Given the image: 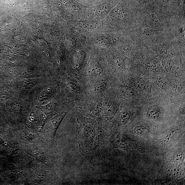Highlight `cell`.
I'll return each instance as SVG.
<instances>
[{"label":"cell","instance_id":"4","mask_svg":"<svg viewBox=\"0 0 185 185\" xmlns=\"http://www.w3.org/2000/svg\"><path fill=\"white\" fill-rule=\"evenodd\" d=\"M152 81L158 87L161 88H165L167 86V80L165 78L160 76H155L152 78Z\"/></svg>","mask_w":185,"mask_h":185},{"label":"cell","instance_id":"9","mask_svg":"<svg viewBox=\"0 0 185 185\" xmlns=\"http://www.w3.org/2000/svg\"><path fill=\"white\" fill-rule=\"evenodd\" d=\"M148 117L151 119H156L160 116L159 111L154 108H150L147 111Z\"/></svg>","mask_w":185,"mask_h":185},{"label":"cell","instance_id":"13","mask_svg":"<svg viewBox=\"0 0 185 185\" xmlns=\"http://www.w3.org/2000/svg\"><path fill=\"white\" fill-rule=\"evenodd\" d=\"M168 172L169 176L174 178V177H178L180 173V171L178 167L174 166L170 168Z\"/></svg>","mask_w":185,"mask_h":185},{"label":"cell","instance_id":"14","mask_svg":"<svg viewBox=\"0 0 185 185\" xmlns=\"http://www.w3.org/2000/svg\"><path fill=\"white\" fill-rule=\"evenodd\" d=\"M115 66L117 69L119 70H123L125 65V62L121 58H117L115 62Z\"/></svg>","mask_w":185,"mask_h":185},{"label":"cell","instance_id":"7","mask_svg":"<svg viewBox=\"0 0 185 185\" xmlns=\"http://www.w3.org/2000/svg\"><path fill=\"white\" fill-rule=\"evenodd\" d=\"M107 86L106 83L100 81L97 83L93 87V91L96 93H101L105 89Z\"/></svg>","mask_w":185,"mask_h":185},{"label":"cell","instance_id":"10","mask_svg":"<svg viewBox=\"0 0 185 185\" xmlns=\"http://www.w3.org/2000/svg\"><path fill=\"white\" fill-rule=\"evenodd\" d=\"M184 154L181 151H178L175 153L173 161L175 164H179L183 161Z\"/></svg>","mask_w":185,"mask_h":185},{"label":"cell","instance_id":"15","mask_svg":"<svg viewBox=\"0 0 185 185\" xmlns=\"http://www.w3.org/2000/svg\"><path fill=\"white\" fill-rule=\"evenodd\" d=\"M102 72H103V70L101 68L96 67L93 68L89 70V74L90 75H92V76H97V75L101 74Z\"/></svg>","mask_w":185,"mask_h":185},{"label":"cell","instance_id":"2","mask_svg":"<svg viewBox=\"0 0 185 185\" xmlns=\"http://www.w3.org/2000/svg\"><path fill=\"white\" fill-rule=\"evenodd\" d=\"M134 86L138 90L143 92L150 91V86L148 82L144 80H139L135 82Z\"/></svg>","mask_w":185,"mask_h":185},{"label":"cell","instance_id":"3","mask_svg":"<svg viewBox=\"0 0 185 185\" xmlns=\"http://www.w3.org/2000/svg\"><path fill=\"white\" fill-rule=\"evenodd\" d=\"M103 105L104 115L106 117L112 116L115 111V107L113 104L110 102H106Z\"/></svg>","mask_w":185,"mask_h":185},{"label":"cell","instance_id":"11","mask_svg":"<svg viewBox=\"0 0 185 185\" xmlns=\"http://www.w3.org/2000/svg\"><path fill=\"white\" fill-rule=\"evenodd\" d=\"M134 132L138 135L144 136L147 134L148 131L147 129L144 126H138L135 128Z\"/></svg>","mask_w":185,"mask_h":185},{"label":"cell","instance_id":"12","mask_svg":"<svg viewBox=\"0 0 185 185\" xmlns=\"http://www.w3.org/2000/svg\"><path fill=\"white\" fill-rule=\"evenodd\" d=\"M163 66L168 71L174 72L176 70L174 65L172 62L169 60H165L163 62Z\"/></svg>","mask_w":185,"mask_h":185},{"label":"cell","instance_id":"1","mask_svg":"<svg viewBox=\"0 0 185 185\" xmlns=\"http://www.w3.org/2000/svg\"><path fill=\"white\" fill-rule=\"evenodd\" d=\"M77 121L80 124L78 132L79 151L83 156H89L96 152L102 144L103 133L90 120L78 115Z\"/></svg>","mask_w":185,"mask_h":185},{"label":"cell","instance_id":"16","mask_svg":"<svg viewBox=\"0 0 185 185\" xmlns=\"http://www.w3.org/2000/svg\"><path fill=\"white\" fill-rule=\"evenodd\" d=\"M151 18L152 19L153 22L155 23L159 22V20H158V19L156 15H151Z\"/></svg>","mask_w":185,"mask_h":185},{"label":"cell","instance_id":"8","mask_svg":"<svg viewBox=\"0 0 185 185\" xmlns=\"http://www.w3.org/2000/svg\"><path fill=\"white\" fill-rule=\"evenodd\" d=\"M176 134V131L174 130H172L167 132L163 138V143L166 144L170 143L173 139Z\"/></svg>","mask_w":185,"mask_h":185},{"label":"cell","instance_id":"6","mask_svg":"<svg viewBox=\"0 0 185 185\" xmlns=\"http://www.w3.org/2000/svg\"><path fill=\"white\" fill-rule=\"evenodd\" d=\"M103 105L99 102L94 104L91 109V113L94 115H97L103 111Z\"/></svg>","mask_w":185,"mask_h":185},{"label":"cell","instance_id":"5","mask_svg":"<svg viewBox=\"0 0 185 185\" xmlns=\"http://www.w3.org/2000/svg\"><path fill=\"white\" fill-rule=\"evenodd\" d=\"M129 114L126 111L121 112L119 114V123L121 125H124L127 123L130 119Z\"/></svg>","mask_w":185,"mask_h":185}]
</instances>
